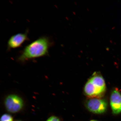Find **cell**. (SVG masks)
<instances>
[{
  "label": "cell",
  "mask_w": 121,
  "mask_h": 121,
  "mask_svg": "<svg viewBox=\"0 0 121 121\" xmlns=\"http://www.w3.org/2000/svg\"><path fill=\"white\" fill-rule=\"evenodd\" d=\"M4 106L8 111L12 113L19 112L23 108L24 102L22 98L18 95H10L4 100Z\"/></svg>",
  "instance_id": "3957f363"
},
{
  "label": "cell",
  "mask_w": 121,
  "mask_h": 121,
  "mask_svg": "<svg viewBox=\"0 0 121 121\" xmlns=\"http://www.w3.org/2000/svg\"><path fill=\"white\" fill-rule=\"evenodd\" d=\"M86 106L87 109L91 112L100 114L106 111L107 104L104 99L100 98H92L87 101Z\"/></svg>",
  "instance_id": "277c9868"
},
{
  "label": "cell",
  "mask_w": 121,
  "mask_h": 121,
  "mask_svg": "<svg viewBox=\"0 0 121 121\" xmlns=\"http://www.w3.org/2000/svg\"><path fill=\"white\" fill-rule=\"evenodd\" d=\"M28 30L25 32L19 33L11 36L7 43V50L16 49L21 47L24 42L28 40Z\"/></svg>",
  "instance_id": "5b68a950"
},
{
  "label": "cell",
  "mask_w": 121,
  "mask_h": 121,
  "mask_svg": "<svg viewBox=\"0 0 121 121\" xmlns=\"http://www.w3.org/2000/svg\"><path fill=\"white\" fill-rule=\"evenodd\" d=\"M22 121V120H16V121Z\"/></svg>",
  "instance_id": "30bf717a"
},
{
  "label": "cell",
  "mask_w": 121,
  "mask_h": 121,
  "mask_svg": "<svg viewBox=\"0 0 121 121\" xmlns=\"http://www.w3.org/2000/svg\"><path fill=\"white\" fill-rule=\"evenodd\" d=\"M106 85L104 78L101 75L95 74L86 83L84 92L91 98H100L103 96L106 90Z\"/></svg>",
  "instance_id": "7a4b0ae2"
},
{
  "label": "cell",
  "mask_w": 121,
  "mask_h": 121,
  "mask_svg": "<svg viewBox=\"0 0 121 121\" xmlns=\"http://www.w3.org/2000/svg\"><path fill=\"white\" fill-rule=\"evenodd\" d=\"M0 121H13V118L11 115L5 113L1 116Z\"/></svg>",
  "instance_id": "52a82bcc"
},
{
  "label": "cell",
  "mask_w": 121,
  "mask_h": 121,
  "mask_svg": "<svg viewBox=\"0 0 121 121\" xmlns=\"http://www.w3.org/2000/svg\"><path fill=\"white\" fill-rule=\"evenodd\" d=\"M46 121H60V120L58 117L53 116L49 117Z\"/></svg>",
  "instance_id": "ba28073f"
},
{
  "label": "cell",
  "mask_w": 121,
  "mask_h": 121,
  "mask_svg": "<svg viewBox=\"0 0 121 121\" xmlns=\"http://www.w3.org/2000/svg\"><path fill=\"white\" fill-rule=\"evenodd\" d=\"M110 105L113 114H118L121 112V95L117 89L113 90L112 93Z\"/></svg>",
  "instance_id": "8992f818"
},
{
  "label": "cell",
  "mask_w": 121,
  "mask_h": 121,
  "mask_svg": "<svg viewBox=\"0 0 121 121\" xmlns=\"http://www.w3.org/2000/svg\"><path fill=\"white\" fill-rule=\"evenodd\" d=\"M90 121H98L97 120H91Z\"/></svg>",
  "instance_id": "9c48e42d"
},
{
  "label": "cell",
  "mask_w": 121,
  "mask_h": 121,
  "mask_svg": "<svg viewBox=\"0 0 121 121\" xmlns=\"http://www.w3.org/2000/svg\"><path fill=\"white\" fill-rule=\"evenodd\" d=\"M53 44L51 39L42 36L27 45L22 50L18 60L24 62L48 55L50 48Z\"/></svg>",
  "instance_id": "6da1fadb"
}]
</instances>
